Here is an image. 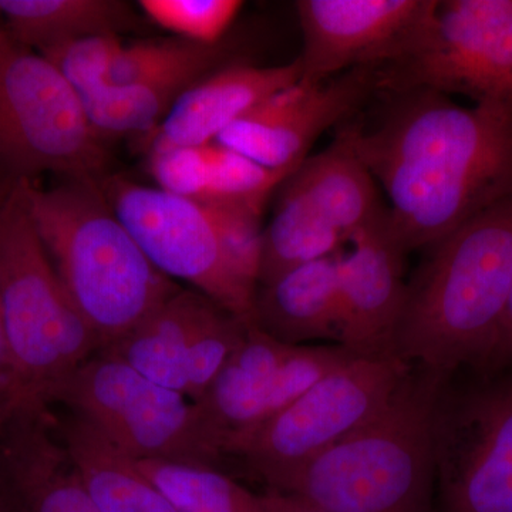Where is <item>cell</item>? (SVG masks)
I'll return each instance as SVG.
<instances>
[{
    "label": "cell",
    "mask_w": 512,
    "mask_h": 512,
    "mask_svg": "<svg viewBox=\"0 0 512 512\" xmlns=\"http://www.w3.org/2000/svg\"><path fill=\"white\" fill-rule=\"evenodd\" d=\"M382 94L376 124H346L336 137L389 195L387 225L404 254L512 194V107L461 106L430 90Z\"/></svg>",
    "instance_id": "6da1fadb"
},
{
    "label": "cell",
    "mask_w": 512,
    "mask_h": 512,
    "mask_svg": "<svg viewBox=\"0 0 512 512\" xmlns=\"http://www.w3.org/2000/svg\"><path fill=\"white\" fill-rule=\"evenodd\" d=\"M429 249L406 284L392 356L441 373L493 365L512 288V194Z\"/></svg>",
    "instance_id": "7a4b0ae2"
},
{
    "label": "cell",
    "mask_w": 512,
    "mask_h": 512,
    "mask_svg": "<svg viewBox=\"0 0 512 512\" xmlns=\"http://www.w3.org/2000/svg\"><path fill=\"white\" fill-rule=\"evenodd\" d=\"M25 195L37 234L99 352L180 291L138 247L100 180L64 178L50 188L25 180Z\"/></svg>",
    "instance_id": "3957f363"
},
{
    "label": "cell",
    "mask_w": 512,
    "mask_h": 512,
    "mask_svg": "<svg viewBox=\"0 0 512 512\" xmlns=\"http://www.w3.org/2000/svg\"><path fill=\"white\" fill-rule=\"evenodd\" d=\"M443 375L410 366L382 412L268 491L326 512H437L431 416Z\"/></svg>",
    "instance_id": "277c9868"
},
{
    "label": "cell",
    "mask_w": 512,
    "mask_h": 512,
    "mask_svg": "<svg viewBox=\"0 0 512 512\" xmlns=\"http://www.w3.org/2000/svg\"><path fill=\"white\" fill-rule=\"evenodd\" d=\"M0 311L26 396L50 407L60 384L100 348L37 234L25 180L0 197Z\"/></svg>",
    "instance_id": "5b68a950"
},
{
    "label": "cell",
    "mask_w": 512,
    "mask_h": 512,
    "mask_svg": "<svg viewBox=\"0 0 512 512\" xmlns=\"http://www.w3.org/2000/svg\"><path fill=\"white\" fill-rule=\"evenodd\" d=\"M431 436L437 512H512V365L444 373Z\"/></svg>",
    "instance_id": "8992f818"
},
{
    "label": "cell",
    "mask_w": 512,
    "mask_h": 512,
    "mask_svg": "<svg viewBox=\"0 0 512 512\" xmlns=\"http://www.w3.org/2000/svg\"><path fill=\"white\" fill-rule=\"evenodd\" d=\"M136 460H175L220 468V444L198 404L148 380L114 357L96 355L53 394Z\"/></svg>",
    "instance_id": "52a82bcc"
},
{
    "label": "cell",
    "mask_w": 512,
    "mask_h": 512,
    "mask_svg": "<svg viewBox=\"0 0 512 512\" xmlns=\"http://www.w3.org/2000/svg\"><path fill=\"white\" fill-rule=\"evenodd\" d=\"M107 158L82 97L45 56L0 29V161L16 180L42 173L100 180Z\"/></svg>",
    "instance_id": "ba28073f"
},
{
    "label": "cell",
    "mask_w": 512,
    "mask_h": 512,
    "mask_svg": "<svg viewBox=\"0 0 512 512\" xmlns=\"http://www.w3.org/2000/svg\"><path fill=\"white\" fill-rule=\"evenodd\" d=\"M410 366L396 357H353L274 417L229 441L224 463L238 461L269 487L382 412Z\"/></svg>",
    "instance_id": "9c48e42d"
},
{
    "label": "cell",
    "mask_w": 512,
    "mask_h": 512,
    "mask_svg": "<svg viewBox=\"0 0 512 512\" xmlns=\"http://www.w3.org/2000/svg\"><path fill=\"white\" fill-rule=\"evenodd\" d=\"M409 90L512 107V0H436L406 53L377 67V93Z\"/></svg>",
    "instance_id": "30bf717a"
},
{
    "label": "cell",
    "mask_w": 512,
    "mask_h": 512,
    "mask_svg": "<svg viewBox=\"0 0 512 512\" xmlns=\"http://www.w3.org/2000/svg\"><path fill=\"white\" fill-rule=\"evenodd\" d=\"M100 185L117 217L161 274L185 282L254 326L256 292L229 271L204 204L121 177L100 178Z\"/></svg>",
    "instance_id": "8fae6325"
},
{
    "label": "cell",
    "mask_w": 512,
    "mask_h": 512,
    "mask_svg": "<svg viewBox=\"0 0 512 512\" xmlns=\"http://www.w3.org/2000/svg\"><path fill=\"white\" fill-rule=\"evenodd\" d=\"M248 326L202 293L180 289L123 338L100 350L151 382L200 402Z\"/></svg>",
    "instance_id": "7c38bea8"
},
{
    "label": "cell",
    "mask_w": 512,
    "mask_h": 512,
    "mask_svg": "<svg viewBox=\"0 0 512 512\" xmlns=\"http://www.w3.org/2000/svg\"><path fill=\"white\" fill-rule=\"evenodd\" d=\"M356 357L342 346H291L249 326L200 402L220 444L265 423L336 367Z\"/></svg>",
    "instance_id": "4fadbf2b"
},
{
    "label": "cell",
    "mask_w": 512,
    "mask_h": 512,
    "mask_svg": "<svg viewBox=\"0 0 512 512\" xmlns=\"http://www.w3.org/2000/svg\"><path fill=\"white\" fill-rule=\"evenodd\" d=\"M436 0H299L303 84L393 63L413 45Z\"/></svg>",
    "instance_id": "5bb4252c"
},
{
    "label": "cell",
    "mask_w": 512,
    "mask_h": 512,
    "mask_svg": "<svg viewBox=\"0 0 512 512\" xmlns=\"http://www.w3.org/2000/svg\"><path fill=\"white\" fill-rule=\"evenodd\" d=\"M377 93V67H356L322 84L298 82L268 97L215 143L292 174L320 134L348 120Z\"/></svg>",
    "instance_id": "9a60e30c"
},
{
    "label": "cell",
    "mask_w": 512,
    "mask_h": 512,
    "mask_svg": "<svg viewBox=\"0 0 512 512\" xmlns=\"http://www.w3.org/2000/svg\"><path fill=\"white\" fill-rule=\"evenodd\" d=\"M6 512H100L57 433L50 407H16L0 430Z\"/></svg>",
    "instance_id": "2e32d148"
},
{
    "label": "cell",
    "mask_w": 512,
    "mask_h": 512,
    "mask_svg": "<svg viewBox=\"0 0 512 512\" xmlns=\"http://www.w3.org/2000/svg\"><path fill=\"white\" fill-rule=\"evenodd\" d=\"M349 242L352 251L338 255L340 346L360 357H393V333L406 293V254L390 232L387 212Z\"/></svg>",
    "instance_id": "e0dca14e"
},
{
    "label": "cell",
    "mask_w": 512,
    "mask_h": 512,
    "mask_svg": "<svg viewBox=\"0 0 512 512\" xmlns=\"http://www.w3.org/2000/svg\"><path fill=\"white\" fill-rule=\"evenodd\" d=\"M299 59L281 66L228 63L178 99L163 123L143 138L146 148L208 146L232 124L286 87L301 82Z\"/></svg>",
    "instance_id": "ac0fdd59"
},
{
    "label": "cell",
    "mask_w": 512,
    "mask_h": 512,
    "mask_svg": "<svg viewBox=\"0 0 512 512\" xmlns=\"http://www.w3.org/2000/svg\"><path fill=\"white\" fill-rule=\"evenodd\" d=\"M340 252V251H339ZM338 254L309 262L256 288L254 326L285 345L342 343Z\"/></svg>",
    "instance_id": "d6986e66"
},
{
    "label": "cell",
    "mask_w": 512,
    "mask_h": 512,
    "mask_svg": "<svg viewBox=\"0 0 512 512\" xmlns=\"http://www.w3.org/2000/svg\"><path fill=\"white\" fill-rule=\"evenodd\" d=\"M282 185L309 202L346 242L387 212L375 178L339 137L306 157Z\"/></svg>",
    "instance_id": "ffe728a7"
},
{
    "label": "cell",
    "mask_w": 512,
    "mask_h": 512,
    "mask_svg": "<svg viewBox=\"0 0 512 512\" xmlns=\"http://www.w3.org/2000/svg\"><path fill=\"white\" fill-rule=\"evenodd\" d=\"M55 426L87 493L100 512H175L140 470L133 457L99 430L67 410Z\"/></svg>",
    "instance_id": "44dd1931"
},
{
    "label": "cell",
    "mask_w": 512,
    "mask_h": 512,
    "mask_svg": "<svg viewBox=\"0 0 512 512\" xmlns=\"http://www.w3.org/2000/svg\"><path fill=\"white\" fill-rule=\"evenodd\" d=\"M0 18L13 40L37 53L83 37L120 36L138 23L121 0H0Z\"/></svg>",
    "instance_id": "7402d4cb"
},
{
    "label": "cell",
    "mask_w": 512,
    "mask_h": 512,
    "mask_svg": "<svg viewBox=\"0 0 512 512\" xmlns=\"http://www.w3.org/2000/svg\"><path fill=\"white\" fill-rule=\"evenodd\" d=\"M212 73V72H211ZM210 73L187 72L130 86H106L83 97L94 133L104 138L153 133L192 84Z\"/></svg>",
    "instance_id": "603a6c76"
},
{
    "label": "cell",
    "mask_w": 512,
    "mask_h": 512,
    "mask_svg": "<svg viewBox=\"0 0 512 512\" xmlns=\"http://www.w3.org/2000/svg\"><path fill=\"white\" fill-rule=\"evenodd\" d=\"M345 242L309 202L282 185L274 218L264 229L258 286L299 266L338 254Z\"/></svg>",
    "instance_id": "cb8c5ba5"
},
{
    "label": "cell",
    "mask_w": 512,
    "mask_h": 512,
    "mask_svg": "<svg viewBox=\"0 0 512 512\" xmlns=\"http://www.w3.org/2000/svg\"><path fill=\"white\" fill-rule=\"evenodd\" d=\"M175 512H261V495L220 468L175 460H136Z\"/></svg>",
    "instance_id": "d4e9b609"
},
{
    "label": "cell",
    "mask_w": 512,
    "mask_h": 512,
    "mask_svg": "<svg viewBox=\"0 0 512 512\" xmlns=\"http://www.w3.org/2000/svg\"><path fill=\"white\" fill-rule=\"evenodd\" d=\"M227 53L221 43L198 45L175 36L124 43L111 69L109 86H130L187 72L211 73L225 66Z\"/></svg>",
    "instance_id": "484cf974"
},
{
    "label": "cell",
    "mask_w": 512,
    "mask_h": 512,
    "mask_svg": "<svg viewBox=\"0 0 512 512\" xmlns=\"http://www.w3.org/2000/svg\"><path fill=\"white\" fill-rule=\"evenodd\" d=\"M289 175L264 167L231 148L212 143L207 192L201 204L237 205L262 212L269 195Z\"/></svg>",
    "instance_id": "4316f807"
},
{
    "label": "cell",
    "mask_w": 512,
    "mask_h": 512,
    "mask_svg": "<svg viewBox=\"0 0 512 512\" xmlns=\"http://www.w3.org/2000/svg\"><path fill=\"white\" fill-rule=\"evenodd\" d=\"M244 3L239 0H141L138 8L157 26L175 37L220 45Z\"/></svg>",
    "instance_id": "83f0119b"
},
{
    "label": "cell",
    "mask_w": 512,
    "mask_h": 512,
    "mask_svg": "<svg viewBox=\"0 0 512 512\" xmlns=\"http://www.w3.org/2000/svg\"><path fill=\"white\" fill-rule=\"evenodd\" d=\"M204 205L210 212L229 271L245 288L256 292L264 245L262 212L237 205Z\"/></svg>",
    "instance_id": "f1b7e54d"
},
{
    "label": "cell",
    "mask_w": 512,
    "mask_h": 512,
    "mask_svg": "<svg viewBox=\"0 0 512 512\" xmlns=\"http://www.w3.org/2000/svg\"><path fill=\"white\" fill-rule=\"evenodd\" d=\"M123 45L120 36H89L53 47L40 55L52 63L83 99L109 86L111 69Z\"/></svg>",
    "instance_id": "f546056e"
},
{
    "label": "cell",
    "mask_w": 512,
    "mask_h": 512,
    "mask_svg": "<svg viewBox=\"0 0 512 512\" xmlns=\"http://www.w3.org/2000/svg\"><path fill=\"white\" fill-rule=\"evenodd\" d=\"M210 144L208 146H175L147 151V168L157 188L202 202L207 192Z\"/></svg>",
    "instance_id": "4dcf8cb0"
},
{
    "label": "cell",
    "mask_w": 512,
    "mask_h": 512,
    "mask_svg": "<svg viewBox=\"0 0 512 512\" xmlns=\"http://www.w3.org/2000/svg\"><path fill=\"white\" fill-rule=\"evenodd\" d=\"M0 399L15 407L23 406V404H35L30 402L25 389H23L22 380H20L12 350H10L2 311H0Z\"/></svg>",
    "instance_id": "1f68e13d"
},
{
    "label": "cell",
    "mask_w": 512,
    "mask_h": 512,
    "mask_svg": "<svg viewBox=\"0 0 512 512\" xmlns=\"http://www.w3.org/2000/svg\"><path fill=\"white\" fill-rule=\"evenodd\" d=\"M261 512H326L301 498L266 491L261 494Z\"/></svg>",
    "instance_id": "d6a6232c"
},
{
    "label": "cell",
    "mask_w": 512,
    "mask_h": 512,
    "mask_svg": "<svg viewBox=\"0 0 512 512\" xmlns=\"http://www.w3.org/2000/svg\"><path fill=\"white\" fill-rule=\"evenodd\" d=\"M512 365V288L505 309L503 325H501L500 339H498L497 352L491 366Z\"/></svg>",
    "instance_id": "836d02e7"
},
{
    "label": "cell",
    "mask_w": 512,
    "mask_h": 512,
    "mask_svg": "<svg viewBox=\"0 0 512 512\" xmlns=\"http://www.w3.org/2000/svg\"><path fill=\"white\" fill-rule=\"evenodd\" d=\"M15 409V406L0 399V430H2L3 424L6 423V420L9 419L10 414H12Z\"/></svg>",
    "instance_id": "e575fe53"
},
{
    "label": "cell",
    "mask_w": 512,
    "mask_h": 512,
    "mask_svg": "<svg viewBox=\"0 0 512 512\" xmlns=\"http://www.w3.org/2000/svg\"><path fill=\"white\" fill-rule=\"evenodd\" d=\"M0 512H6L5 505H3L2 500H0Z\"/></svg>",
    "instance_id": "d590c367"
}]
</instances>
